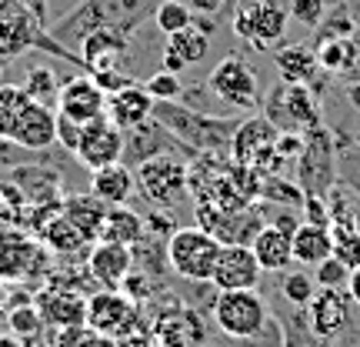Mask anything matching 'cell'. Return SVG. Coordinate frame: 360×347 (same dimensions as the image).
<instances>
[{
    "label": "cell",
    "mask_w": 360,
    "mask_h": 347,
    "mask_svg": "<svg viewBox=\"0 0 360 347\" xmlns=\"http://www.w3.org/2000/svg\"><path fill=\"white\" fill-rule=\"evenodd\" d=\"M143 234H147V227H143V214H137V210H134V207H127V204L107 207L101 241H114V244L134 247Z\"/></svg>",
    "instance_id": "31"
},
{
    "label": "cell",
    "mask_w": 360,
    "mask_h": 347,
    "mask_svg": "<svg viewBox=\"0 0 360 347\" xmlns=\"http://www.w3.org/2000/svg\"><path fill=\"white\" fill-rule=\"evenodd\" d=\"M350 37H354V44H357V64H354V70H350L347 80H350V84H360V27L350 34Z\"/></svg>",
    "instance_id": "53"
},
{
    "label": "cell",
    "mask_w": 360,
    "mask_h": 347,
    "mask_svg": "<svg viewBox=\"0 0 360 347\" xmlns=\"http://www.w3.org/2000/svg\"><path fill=\"white\" fill-rule=\"evenodd\" d=\"M87 327L110 341H124L130 334H141V310L137 301H130L124 291H97L87 297Z\"/></svg>",
    "instance_id": "9"
},
{
    "label": "cell",
    "mask_w": 360,
    "mask_h": 347,
    "mask_svg": "<svg viewBox=\"0 0 360 347\" xmlns=\"http://www.w3.org/2000/svg\"><path fill=\"white\" fill-rule=\"evenodd\" d=\"M260 277H264V267L257 264L250 244H224L210 284L217 291H250L260 284Z\"/></svg>",
    "instance_id": "15"
},
{
    "label": "cell",
    "mask_w": 360,
    "mask_h": 347,
    "mask_svg": "<svg viewBox=\"0 0 360 347\" xmlns=\"http://www.w3.org/2000/svg\"><path fill=\"white\" fill-rule=\"evenodd\" d=\"M347 294H350V301L360 308V267L357 270H350V281H347Z\"/></svg>",
    "instance_id": "52"
},
{
    "label": "cell",
    "mask_w": 360,
    "mask_h": 347,
    "mask_svg": "<svg viewBox=\"0 0 360 347\" xmlns=\"http://www.w3.org/2000/svg\"><path fill=\"white\" fill-rule=\"evenodd\" d=\"M277 321H281V331H283V347H323L321 337L310 331L307 314L300 308H294V314L277 317Z\"/></svg>",
    "instance_id": "38"
},
{
    "label": "cell",
    "mask_w": 360,
    "mask_h": 347,
    "mask_svg": "<svg viewBox=\"0 0 360 347\" xmlns=\"http://www.w3.org/2000/svg\"><path fill=\"white\" fill-rule=\"evenodd\" d=\"M57 111L67 114L77 124H90L97 117L107 114V94L97 87V80L90 77L87 70L60 84V97H57Z\"/></svg>",
    "instance_id": "18"
},
{
    "label": "cell",
    "mask_w": 360,
    "mask_h": 347,
    "mask_svg": "<svg viewBox=\"0 0 360 347\" xmlns=\"http://www.w3.org/2000/svg\"><path fill=\"white\" fill-rule=\"evenodd\" d=\"M264 117L277 130H290V134H307V130L321 127V101L310 90V84H287L281 80L277 87L267 94L264 101Z\"/></svg>",
    "instance_id": "7"
},
{
    "label": "cell",
    "mask_w": 360,
    "mask_h": 347,
    "mask_svg": "<svg viewBox=\"0 0 360 347\" xmlns=\"http://www.w3.org/2000/svg\"><path fill=\"white\" fill-rule=\"evenodd\" d=\"M80 130H84V124H77V120H70L67 114H60V111H57V144L64 147L67 154H77Z\"/></svg>",
    "instance_id": "46"
},
{
    "label": "cell",
    "mask_w": 360,
    "mask_h": 347,
    "mask_svg": "<svg viewBox=\"0 0 360 347\" xmlns=\"http://www.w3.org/2000/svg\"><path fill=\"white\" fill-rule=\"evenodd\" d=\"M354 30H357V20L350 17L347 7H334V11L323 13L321 27H317V40H323V37H350Z\"/></svg>",
    "instance_id": "42"
},
{
    "label": "cell",
    "mask_w": 360,
    "mask_h": 347,
    "mask_svg": "<svg viewBox=\"0 0 360 347\" xmlns=\"http://www.w3.org/2000/svg\"><path fill=\"white\" fill-rule=\"evenodd\" d=\"M220 241L210 231L197 227H177L167 237V264L180 281H210L220 258Z\"/></svg>",
    "instance_id": "6"
},
{
    "label": "cell",
    "mask_w": 360,
    "mask_h": 347,
    "mask_svg": "<svg viewBox=\"0 0 360 347\" xmlns=\"http://www.w3.org/2000/svg\"><path fill=\"white\" fill-rule=\"evenodd\" d=\"M67 220L77 224V231L87 237V241H101V231H103V217H107V204L97 201L94 194H80V197H67L60 204Z\"/></svg>",
    "instance_id": "30"
},
{
    "label": "cell",
    "mask_w": 360,
    "mask_h": 347,
    "mask_svg": "<svg viewBox=\"0 0 360 347\" xmlns=\"http://www.w3.org/2000/svg\"><path fill=\"white\" fill-rule=\"evenodd\" d=\"M154 117L187 147L191 160L197 154H231V141L240 124L237 117H214L180 101H154Z\"/></svg>",
    "instance_id": "2"
},
{
    "label": "cell",
    "mask_w": 360,
    "mask_h": 347,
    "mask_svg": "<svg viewBox=\"0 0 360 347\" xmlns=\"http://www.w3.org/2000/svg\"><path fill=\"white\" fill-rule=\"evenodd\" d=\"M0 347H27L24 341H17L13 334H0Z\"/></svg>",
    "instance_id": "54"
},
{
    "label": "cell",
    "mask_w": 360,
    "mask_h": 347,
    "mask_svg": "<svg viewBox=\"0 0 360 347\" xmlns=\"http://www.w3.org/2000/svg\"><path fill=\"white\" fill-rule=\"evenodd\" d=\"M304 214L310 224H323L330 227V204H327V194H304Z\"/></svg>",
    "instance_id": "47"
},
{
    "label": "cell",
    "mask_w": 360,
    "mask_h": 347,
    "mask_svg": "<svg viewBox=\"0 0 360 347\" xmlns=\"http://www.w3.org/2000/svg\"><path fill=\"white\" fill-rule=\"evenodd\" d=\"M281 294L283 301L290 304V308H307L314 294H317V281H314V274H307L304 267L297 270H283V281H281Z\"/></svg>",
    "instance_id": "35"
},
{
    "label": "cell",
    "mask_w": 360,
    "mask_h": 347,
    "mask_svg": "<svg viewBox=\"0 0 360 347\" xmlns=\"http://www.w3.org/2000/svg\"><path fill=\"white\" fill-rule=\"evenodd\" d=\"M210 317H214V327L220 334L231 337L233 344H240L267 327L274 310L257 287H250V291H220Z\"/></svg>",
    "instance_id": "3"
},
{
    "label": "cell",
    "mask_w": 360,
    "mask_h": 347,
    "mask_svg": "<svg viewBox=\"0 0 360 347\" xmlns=\"http://www.w3.org/2000/svg\"><path fill=\"white\" fill-rule=\"evenodd\" d=\"M270 57H274L281 80H287V84H314L321 74L317 47H310V44H281L270 51Z\"/></svg>",
    "instance_id": "25"
},
{
    "label": "cell",
    "mask_w": 360,
    "mask_h": 347,
    "mask_svg": "<svg viewBox=\"0 0 360 347\" xmlns=\"http://www.w3.org/2000/svg\"><path fill=\"white\" fill-rule=\"evenodd\" d=\"M330 234H334V258L344 267L357 270L360 267V231L354 224H330Z\"/></svg>",
    "instance_id": "39"
},
{
    "label": "cell",
    "mask_w": 360,
    "mask_h": 347,
    "mask_svg": "<svg viewBox=\"0 0 360 347\" xmlns=\"http://www.w3.org/2000/svg\"><path fill=\"white\" fill-rule=\"evenodd\" d=\"M90 194L103 201L107 207L130 204V197L137 194V180L127 164H110V168L90 170Z\"/></svg>",
    "instance_id": "26"
},
{
    "label": "cell",
    "mask_w": 360,
    "mask_h": 347,
    "mask_svg": "<svg viewBox=\"0 0 360 347\" xmlns=\"http://www.w3.org/2000/svg\"><path fill=\"white\" fill-rule=\"evenodd\" d=\"M160 154H187V147L170 134L157 117H147L143 124H137V127L124 130V157H120V164H127L130 170L141 168L143 160H154V157Z\"/></svg>",
    "instance_id": "12"
},
{
    "label": "cell",
    "mask_w": 360,
    "mask_h": 347,
    "mask_svg": "<svg viewBox=\"0 0 360 347\" xmlns=\"http://www.w3.org/2000/svg\"><path fill=\"white\" fill-rule=\"evenodd\" d=\"M314 274V281L317 287H340V291H347V281H350V267H344L337 258H327L323 264L310 270Z\"/></svg>",
    "instance_id": "43"
},
{
    "label": "cell",
    "mask_w": 360,
    "mask_h": 347,
    "mask_svg": "<svg viewBox=\"0 0 360 347\" xmlns=\"http://www.w3.org/2000/svg\"><path fill=\"white\" fill-rule=\"evenodd\" d=\"M87 170H101L110 168V164H120L124 157V130L117 127L110 117L103 114L97 120L84 124L80 130V144H77V154H74Z\"/></svg>",
    "instance_id": "13"
},
{
    "label": "cell",
    "mask_w": 360,
    "mask_h": 347,
    "mask_svg": "<svg viewBox=\"0 0 360 347\" xmlns=\"http://www.w3.org/2000/svg\"><path fill=\"white\" fill-rule=\"evenodd\" d=\"M157 4L160 0H80L74 11L47 27V34L70 51H77L80 40L94 30H120L130 37L143 20L157 13Z\"/></svg>",
    "instance_id": "1"
},
{
    "label": "cell",
    "mask_w": 360,
    "mask_h": 347,
    "mask_svg": "<svg viewBox=\"0 0 360 347\" xmlns=\"http://www.w3.org/2000/svg\"><path fill=\"white\" fill-rule=\"evenodd\" d=\"M323 13H327L323 0H290V20H300V24L310 27V30L321 27Z\"/></svg>",
    "instance_id": "44"
},
{
    "label": "cell",
    "mask_w": 360,
    "mask_h": 347,
    "mask_svg": "<svg viewBox=\"0 0 360 347\" xmlns=\"http://www.w3.org/2000/svg\"><path fill=\"white\" fill-rule=\"evenodd\" d=\"M277 141H281V130L274 127L267 117H247V120L237 124V134L231 141L233 164H244V168H254L260 174H270L274 170L270 160H281Z\"/></svg>",
    "instance_id": "11"
},
{
    "label": "cell",
    "mask_w": 360,
    "mask_h": 347,
    "mask_svg": "<svg viewBox=\"0 0 360 347\" xmlns=\"http://www.w3.org/2000/svg\"><path fill=\"white\" fill-rule=\"evenodd\" d=\"M47 260L37 237H27L20 231H0V281H24L34 270H44Z\"/></svg>",
    "instance_id": "17"
},
{
    "label": "cell",
    "mask_w": 360,
    "mask_h": 347,
    "mask_svg": "<svg viewBox=\"0 0 360 347\" xmlns=\"http://www.w3.org/2000/svg\"><path fill=\"white\" fill-rule=\"evenodd\" d=\"M27 101L30 97H27V90L20 84H0V141H11L13 124H17Z\"/></svg>",
    "instance_id": "36"
},
{
    "label": "cell",
    "mask_w": 360,
    "mask_h": 347,
    "mask_svg": "<svg viewBox=\"0 0 360 347\" xmlns=\"http://www.w3.org/2000/svg\"><path fill=\"white\" fill-rule=\"evenodd\" d=\"M90 77L97 80V87H101L103 94H117V90L127 87V84H134V77H130V74H124L120 67H110V70H94Z\"/></svg>",
    "instance_id": "48"
},
{
    "label": "cell",
    "mask_w": 360,
    "mask_h": 347,
    "mask_svg": "<svg viewBox=\"0 0 360 347\" xmlns=\"http://www.w3.org/2000/svg\"><path fill=\"white\" fill-rule=\"evenodd\" d=\"M250 251L264 267V274H283L294 267V234L281 231L277 224H264L257 237L250 241Z\"/></svg>",
    "instance_id": "23"
},
{
    "label": "cell",
    "mask_w": 360,
    "mask_h": 347,
    "mask_svg": "<svg viewBox=\"0 0 360 347\" xmlns=\"http://www.w3.org/2000/svg\"><path fill=\"white\" fill-rule=\"evenodd\" d=\"M337 180L334 168V144L327 127H314L304 134V147L297 154V184L304 194H330Z\"/></svg>",
    "instance_id": "10"
},
{
    "label": "cell",
    "mask_w": 360,
    "mask_h": 347,
    "mask_svg": "<svg viewBox=\"0 0 360 347\" xmlns=\"http://www.w3.org/2000/svg\"><path fill=\"white\" fill-rule=\"evenodd\" d=\"M134 180H137V194L150 207L174 210L191 194V164L184 160V154H160L134 168Z\"/></svg>",
    "instance_id": "5"
},
{
    "label": "cell",
    "mask_w": 360,
    "mask_h": 347,
    "mask_svg": "<svg viewBox=\"0 0 360 347\" xmlns=\"http://www.w3.org/2000/svg\"><path fill=\"white\" fill-rule=\"evenodd\" d=\"M154 24L164 37H174L180 30L193 27V11L187 0H160L157 4V13H154Z\"/></svg>",
    "instance_id": "34"
},
{
    "label": "cell",
    "mask_w": 360,
    "mask_h": 347,
    "mask_svg": "<svg viewBox=\"0 0 360 347\" xmlns=\"http://www.w3.org/2000/svg\"><path fill=\"white\" fill-rule=\"evenodd\" d=\"M240 347H283V331H281V321H277V314L270 317V324L254 334L250 341H240Z\"/></svg>",
    "instance_id": "49"
},
{
    "label": "cell",
    "mask_w": 360,
    "mask_h": 347,
    "mask_svg": "<svg viewBox=\"0 0 360 347\" xmlns=\"http://www.w3.org/2000/svg\"><path fill=\"white\" fill-rule=\"evenodd\" d=\"M167 47L170 51H177L184 57V64H200L207 53H210V37H207L204 30H197V27H187V30H180L174 37H167Z\"/></svg>",
    "instance_id": "37"
},
{
    "label": "cell",
    "mask_w": 360,
    "mask_h": 347,
    "mask_svg": "<svg viewBox=\"0 0 360 347\" xmlns=\"http://www.w3.org/2000/svg\"><path fill=\"white\" fill-rule=\"evenodd\" d=\"M130 51V37L120 34V30H94L80 40V61H84V70L94 74V70H110V67H120L127 61Z\"/></svg>",
    "instance_id": "21"
},
{
    "label": "cell",
    "mask_w": 360,
    "mask_h": 347,
    "mask_svg": "<svg viewBox=\"0 0 360 347\" xmlns=\"http://www.w3.org/2000/svg\"><path fill=\"white\" fill-rule=\"evenodd\" d=\"M47 324H44V317H40L37 304L34 308H13L11 310V334L17 337V341H24L27 347L37 341V334L44 331Z\"/></svg>",
    "instance_id": "40"
},
{
    "label": "cell",
    "mask_w": 360,
    "mask_h": 347,
    "mask_svg": "<svg viewBox=\"0 0 360 347\" xmlns=\"http://www.w3.org/2000/svg\"><path fill=\"white\" fill-rule=\"evenodd\" d=\"M187 4H191L193 13H204V17H217V13L224 11V4H227V0H187Z\"/></svg>",
    "instance_id": "50"
},
{
    "label": "cell",
    "mask_w": 360,
    "mask_h": 347,
    "mask_svg": "<svg viewBox=\"0 0 360 347\" xmlns=\"http://www.w3.org/2000/svg\"><path fill=\"white\" fill-rule=\"evenodd\" d=\"M317 47V61H321V70L334 74V77H350V70L357 64V44L354 37H323L314 44Z\"/></svg>",
    "instance_id": "32"
},
{
    "label": "cell",
    "mask_w": 360,
    "mask_h": 347,
    "mask_svg": "<svg viewBox=\"0 0 360 347\" xmlns=\"http://www.w3.org/2000/svg\"><path fill=\"white\" fill-rule=\"evenodd\" d=\"M157 347H204L207 344V324L200 310L177 304L174 310H164L154 317V331H150Z\"/></svg>",
    "instance_id": "14"
},
{
    "label": "cell",
    "mask_w": 360,
    "mask_h": 347,
    "mask_svg": "<svg viewBox=\"0 0 360 347\" xmlns=\"http://www.w3.org/2000/svg\"><path fill=\"white\" fill-rule=\"evenodd\" d=\"M160 64H164V70H170V74H184V57H180L177 51H170V47H164V53H160Z\"/></svg>",
    "instance_id": "51"
},
{
    "label": "cell",
    "mask_w": 360,
    "mask_h": 347,
    "mask_svg": "<svg viewBox=\"0 0 360 347\" xmlns=\"http://www.w3.org/2000/svg\"><path fill=\"white\" fill-rule=\"evenodd\" d=\"M290 24V0H237L233 34L254 51H274Z\"/></svg>",
    "instance_id": "4"
},
{
    "label": "cell",
    "mask_w": 360,
    "mask_h": 347,
    "mask_svg": "<svg viewBox=\"0 0 360 347\" xmlns=\"http://www.w3.org/2000/svg\"><path fill=\"white\" fill-rule=\"evenodd\" d=\"M130 270H134V251L127 244L97 241V247L90 251L87 274L101 284L103 291H120V284L127 281Z\"/></svg>",
    "instance_id": "20"
},
{
    "label": "cell",
    "mask_w": 360,
    "mask_h": 347,
    "mask_svg": "<svg viewBox=\"0 0 360 347\" xmlns=\"http://www.w3.org/2000/svg\"><path fill=\"white\" fill-rule=\"evenodd\" d=\"M143 87H147V94L154 97V101H180V94H184V80H180V74H170V70H157V74H150V77L143 80Z\"/></svg>",
    "instance_id": "41"
},
{
    "label": "cell",
    "mask_w": 360,
    "mask_h": 347,
    "mask_svg": "<svg viewBox=\"0 0 360 347\" xmlns=\"http://www.w3.org/2000/svg\"><path fill=\"white\" fill-rule=\"evenodd\" d=\"M37 241H44V247L53 251V254H77V251H84V244H87V237L77 231L74 220L64 217V210H53L51 217L40 224Z\"/></svg>",
    "instance_id": "29"
},
{
    "label": "cell",
    "mask_w": 360,
    "mask_h": 347,
    "mask_svg": "<svg viewBox=\"0 0 360 347\" xmlns=\"http://www.w3.org/2000/svg\"><path fill=\"white\" fill-rule=\"evenodd\" d=\"M13 187H20L27 204L51 207V201L60 197V174L51 168H24L13 170Z\"/></svg>",
    "instance_id": "28"
},
{
    "label": "cell",
    "mask_w": 360,
    "mask_h": 347,
    "mask_svg": "<svg viewBox=\"0 0 360 347\" xmlns=\"http://www.w3.org/2000/svg\"><path fill=\"white\" fill-rule=\"evenodd\" d=\"M327 258H334V234H330V227L300 220V227L294 231V264L314 270Z\"/></svg>",
    "instance_id": "27"
},
{
    "label": "cell",
    "mask_w": 360,
    "mask_h": 347,
    "mask_svg": "<svg viewBox=\"0 0 360 347\" xmlns=\"http://www.w3.org/2000/svg\"><path fill=\"white\" fill-rule=\"evenodd\" d=\"M11 144L24 147V151H47L51 144H57V111L47 103L27 101L13 124Z\"/></svg>",
    "instance_id": "19"
},
{
    "label": "cell",
    "mask_w": 360,
    "mask_h": 347,
    "mask_svg": "<svg viewBox=\"0 0 360 347\" xmlns=\"http://www.w3.org/2000/svg\"><path fill=\"white\" fill-rule=\"evenodd\" d=\"M37 310L47 327H80L87 324V297L77 291H64V287H51V291H40L37 294Z\"/></svg>",
    "instance_id": "22"
},
{
    "label": "cell",
    "mask_w": 360,
    "mask_h": 347,
    "mask_svg": "<svg viewBox=\"0 0 360 347\" xmlns=\"http://www.w3.org/2000/svg\"><path fill=\"white\" fill-rule=\"evenodd\" d=\"M143 227H147V234H154V237H160V241H167V237L177 231L180 224L174 220V214H170V210L154 207L150 214H143Z\"/></svg>",
    "instance_id": "45"
},
{
    "label": "cell",
    "mask_w": 360,
    "mask_h": 347,
    "mask_svg": "<svg viewBox=\"0 0 360 347\" xmlns=\"http://www.w3.org/2000/svg\"><path fill=\"white\" fill-rule=\"evenodd\" d=\"M204 84L210 90V97L227 103L231 111H254V107H260V77L240 53H227L210 70V77Z\"/></svg>",
    "instance_id": "8"
},
{
    "label": "cell",
    "mask_w": 360,
    "mask_h": 347,
    "mask_svg": "<svg viewBox=\"0 0 360 347\" xmlns=\"http://www.w3.org/2000/svg\"><path fill=\"white\" fill-rule=\"evenodd\" d=\"M350 294L340 287H321L314 301H310L304 314H307L310 331L321 337V341H334L337 334H344L350 324Z\"/></svg>",
    "instance_id": "16"
},
{
    "label": "cell",
    "mask_w": 360,
    "mask_h": 347,
    "mask_svg": "<svg viewBox=\"0 0 360 347\" xmlns=\"http://www.w3.org/2000/svg\"><path fill=\"white\" fill-rule=\"evenodd\" d=\"M107 117L120 130H130L143 124L147 117H154V97L147 94L143 84H127L117 94H107Z\"/></svg>",
    "instance_id": "24"
},
{
    "label": "cell",
    "mask_w": 360,
    "mask_h": 347,
    "mask_svg": "<svg viewBox=\"0 0 360 347\" xmlns=\"http://www.w3.org/2000/svg\"><path fill=\"white\" fill-rule=\"evenodd\" d=\"M20 87L27 90V97L37 103H47V107H57V97H60V84H57V74H53L51 64H37L30 67L24 74V84Z\"/></svg>",
    "instance_id": "33"
}]
</instances>
